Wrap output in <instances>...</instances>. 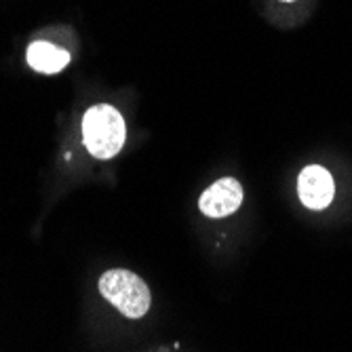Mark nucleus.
<instances>
[{
    "label": "nucleus",
    "mask_w": 352,
    "mask_h": 352,
    "mask_svg": "<svg viewBox=\"0 0 352 352\" xmlns=\"http://www.w3.org/2000/svg\"><path fill=\"white\" fill-rule=\"evenodd\" d=\"M333 192L336 186L331 173L318 165L306 167L298 177V195L308 209L321 211L329 207V203L333 201Z\"/></svg>",
    "instance_id": "3"
},
{
    "label": "nucleus",
    "mask_w": 352,
    "mask_h": 352,
    "mask_svg": "<svg viewBox=\"0 0 352 352\" xmlns=\"http://www.w3.org/2000/svg\"><path fill=\"white\" fill-rule=\"evenodd\" d=\"M28 63L36 72L57 74L70 63V53L51 45V43L38 41V43H32L28 49Z\"/></svg>",
    "instance_id": "5"
},
{
    "label": "nucleus",
    "mask_w": 352,
    "mask_h": 352,
    "mask_svg": "<svg viewBox=\"0 0 352 352\" xmlns=\"http://www.w3.org/2000/svg\"><path fill=\"white\" fill-rule=\"evenodd\" d=\"M243 203V186L234 177H223L209 186L199 201L201 211L207 217H226L232 215Z\"/></svg>",
    "instance_id": "4"
},
{
    "label": "nucleus",
    "mask_w": 352,
    "mask_h": 352,
    "mask_svg": "<svg viewBox=\"0 0 352 352\" xmlns=\"http://www.w3.org/2000/svg\"><path fill=\"white\" fill-rule=\"evenodd\" d=\"M285 3H292V0H285Z\"/></svg>",
    "instance_id": "6"
},
{
    "label": "nucleus",
    "mask_w": 352,
    "mask_h": 352,
    "mask_svg": "<svg viewBox=\"0 0 352 352\" xmlns=\"http://www.w3.org/2000/svg\"><path fill=\"white\" fill-rule=\"evenodd\" d=\"M124 120L120 112L108 104L93 106L82 118V140L87 150L95 158H112L120 152L124 144Z\"/></svg>",
    "instance_id": "1"
},
{
    "label": "nucleus",
    "mask_w": 352,
    "mask_h": 352,
    "mask_svg": "<svg viewBox=\"0 0 352 352\" xmlns=\"http://www.w3.org/2000/svg\"><path fill=\"white\" fill-rule=\"evenodd\" d=\"M100 294L126 318L144 316L152 304V296L144 278L122 268H114L102 274Z\"/></svg>",
    "instance_id": "2"
}]
</instances>
